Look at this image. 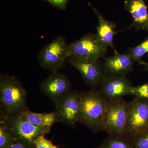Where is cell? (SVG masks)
<instances>
[{"mask_svg":"<svg viewBox=\"0 0 148 148\" xmlns=\"http://www.w3.org/2000/svg\"><path fill=\"white\" fill-rule=\"evenodd\" d=\"M124 8L132 16L131 27L136 31L148 32V12L145 0H126Z\"/></svg>","mask_w":148,"mask_h":148,"instance_id":"cell-12","label":"cell"},{"mask_svg":"<svg viewBox=\"0 0 148 148\" xmlns=\"http://www.w3.org/2000/svg\"><path fill=\"white\" fill-rule=\"evenodd\" d=\"M96 148H134L131 140L124 136L108 134Z\"/></svg>","mask_w":148,"mask_h":148,"instance_id":"cell-16","label":"cell"},{"mask_svg":"<svg viewBox=\"0 0 148 148\" xmlns=\"http://www.w3.org/2000/svg\"><path fill=\"white\" fill-rule=\"evenodd\" d=\"M108 47L99 40L96 34H89L74 42L67 45L66 56L88 60L97 61L103 58Z\"/></svg>","mask_w":148,"mask_h":148,"instance_id":"cell-4","label":"cell"},{"mask_svg":"<svg viewBox=\"0 0 148 148\" xmlns=\"http://www.w3.org/2000/svg\"><path fill=\"white\" fill-rule=\"evenodd\" d=\"M8 148H35L34 145L29 144L21 140H17Z\"/></svg>","mask_w":148,"mask_h":148,"instance_id":"cell-23","label":"cell"},{"mask_svg":"<svg viewBox=\"0 0 148 148\" xmlns=\"http://www.w3.org/2000/svg\"><path fill=\"white\" fill-rule=\"evenodd\" d=\"M108 102L96 88L82 92L78 123L94 133L102 131V119Z\"/></svg>","mask_w":148,"mask_h":148,"instance_id":"cell-2","label":"cell"},{"mask_svg":"<svg viewBox=\"0 0 148 148\" xmlns=\"http://www.w3.org/2000/svg\"><path fill=\"white\" fill-rule=\"evenodd\" d=\"M133 61L127 53L119 54L105 58L104 66L107 73L125 76L132 70Z\"/></svg>","mask_w":148,"mask_h":148,"instance_id":"cell-13","label":"cell"},{"mask_svg":"<svg viewBox=\"0 0 148 148\" xmlns=\"http://www.w3.org/2000/svg\"><path fill=\"white\" fill-rule=\"evenodd\" d=\"M89 5L92 8V10L98 18V24L97 27L96 34L99 40L103 44L112 48L115 53H117L113 44L115 29L116 24L106 19L98 10L92 7L90 3Z\"/></svg>","mask_w":148,"mask_h":148,"instance_id":"cell-14","label":"cell"},{"mask_svg":"<svg viewBox=\"0 0 148 148\" xmlns=\"http://www.w3.org/2000/svg\"><path fill=\"white\" fill-rule=\"evenodd\" d=\"M66 38L62 36L56 37L40 51L38 60L44 69L51 72L59 71L67 61Z\"/></svg>","mask_w":148,"mask_h":148,"instance_id":"cell-5","label":"cell"},{"mask_svg":"<svg viewBox=\"0 0 148 148\" xmlns=\"http://www.w3.org/2000/svg\"><path fill=\"white\" fill-rule=\"evenodd\" d=\"M133 86L124 76L108 73L104 77L99 90L106 100L113 101L131 95Z\"/></svg>","mask_w":148,"mask_h":148,"instance_id":"cell-10","label":"cell"},{"mask_svg":"<svg viewBox=\"0 0 148 148\" xmlns=\"http://www.w3.org/2000/svg\"><path fill=\"white\" fill-rule=\"evenodd\" d=\"M129 103L123 98L108 102L102 119V131L124 136L129 112Z\"/></svg>","mask_w":148,"mask_h":148,"instance_id":"cell-3","label":"cell"},{"mask_svg":"<svg viewBox=\"0 0 148 148\" xmlns=\"http://www.w3.org/2000/svg\"><path fill=\"white\" fill-rule=\"evenodd\" d=\"M134 148H148V130L130 139Z\"/></svg>","mask_w":148,"mask_h":148,"instance_id":"cell-19","label":"cell"},{"mask_svg":"<svg viewBox=\"0 0 148 148\" xmlns=\"http://www.w3.org/2000/svg\"><path fill=\"white\" fill-rule=\"evenodd\" d=\"M139 64L143 66L145 70L147 71L148 72V62L141 61L140 62H139Z\"/></svg>","mask_w":148,"mask_h":148,"instance_id":"cell-24","label":"cell"},{"mask_svg":"<svg viewBox=\"0 0 148 148\" xmlns=\"http://www.w3.org/2000/svg\"><path fill=\"white\" fill-rule=\"evenodd\" d=\"M22 119L29 122L36 126L51 130L56 123L59 122L56 112L49 113H39L27 110L17 114Z\"/></svg>","mask_w":148,"mask_h":148,"instance_id":"cell-15","label":"cell"},{"mask_svg":"<svg viewBox=\"0 0 148 148\" xmlns=\"http://www.w3.org/2000/svg\"><path fill=\"white\" fill-rule=\"evenodd\" d=\"M40 87L45 95L55 102L71 91V84L65 74L53 72L42 82Z\"/></svg>","mask_w":148,"mask_h":148,"instance_id":"cell-11","label":"cell"},{"mask_svg":"<svg viewBox=\"0 0 148 148\" xmlns=\"http://www.w3.org/2000/svg\"><path fill=\"white\" fill-rule=\"evenodd\" d=\"M148 130V100L135 97L129 102V112L124 136L131 139Z\"/></svg>","mask_w":148,"mask_h":148,"instance_id":"cell-7","label":"cell"},{"mask_svg":"<svg viewBox=\"0 0 148 148\" xmlns=\"http://www.w3.org/2000/svg\"><path fill=\"white\" fill-rule=\"evenodd\" d=\"M81 92L71 90L63 98L54 102L59 122L73 127L78 123Z\"/></svg>","mask_w":148,"mask_h":148,"instance_id":"cell-8","label":"cell"},{"mask_svg":"<svg viewBox=\"0 0 148 148\" xmlns=\"http://www.w3.org/2000/svg\"><path fill=\"white\" fill-rule=\"evenodd\" d=\"M49 3L51 5L61 10H66L70 0H43Z\"/></svg>","mask_w":148,"mask_h":148,"instance_id":"cell-22","label":"cell"},{"mask_svg":"<svg viewBox=\"0 0 148 148\" xmlns=\"http://www.w3.org/2000/svg\"><path fill=\"white\" fill-rule=\"evenodd\" d=\"M11 131L3 123L0 125V148H8L17 140Z\"/></svg>","mask_w":148,"mask_h":148,"instance_id":"cell-17","label":"cell"},{"mask_svg":"<svg viewBox=\"0 0 148 148\" xmlns=\"http://www.w3.org/2000/svg\"><path fill=\"white\" fill-rule=\"evenodd\" d=\"M67 61L79 72L85 82L92 88L100 87L104 77L108 74L104 63L99 60L88 61L71 57Z\"/></svg>","mask_w":148,"mask_h":148,"instance_id":"cell-9","label":"cell"},{"mask_svg":"<svg viewBox=\"0 0 148 148\" xmlns=\"http://www.w3.org/2000/svg\"><path fill=\"white\" fill-rule=\"evenodd\" d=\"M1 123H3L13 133L17 140L34 145L35 140L42 135L50 131L22 119L18 114H1Z\"/></svg>","mask_w":148,"mask_h":148,"instance_id":"cell-6","label":"cell"},{"mask_svg":"<svg viewBox=\"0 0 148 148\" xmlns=\"http://www.w3.org/2000/svg\"><path fill=\"white\" fill-rule=\"evenodd\" d=\"M131 95H134L136 98L148 100V82L137 86H133Z\"/></svg>","mask_w":148,"mask_h":148,"instance_id":"cell-20","label":"cell"},{"mask_svg":"<svg viewBox=\"0 0 148 148\" xmlns=\"http://www.w3.org/2000/svg\"><path fill=\"white\" fill-rule=\"evenodd\" d=\"M35 148H58L52 142L46 139L44 135H42L37 138L34 143Z\"/></svg>","mask_w":148,"mask_h":148,"instance_id":"cell-21","label":"cell"},{"mask_svg":"<svg viewBox=\"0 0 148 148\" xmlns=\"http://www.w3.org/2000/svg\"><path fill=\"white\" fill-rule=\"evenodd\" d=\"M147 52H148V39L143 42L140 45L127 49L126 53L132 58L133 61L139 63L142 57Z\"/></svg>","mask_w":148,"mask_h":148,"instance_id":"cell-18","label":"cell"},{"mask_svg":"<svg viewBox=\"0 0 148 148\" xmlns=\"http://www.w3.org/2000/svg\"><path fill=\"white\" fill-rule=\"evenodd\" d=\"M1 114L12 115L27 110V92L18 79L1 73L0 75Z\"/></svg>","mask_w":148,"mask_h":148,"instance_id":"cell-1","label":"cell"}]
</instances>
